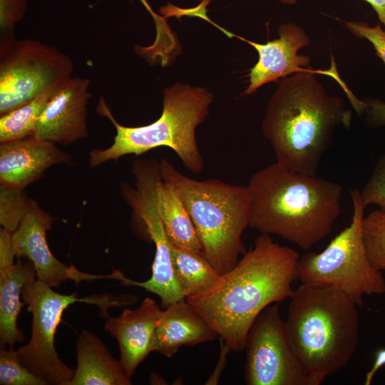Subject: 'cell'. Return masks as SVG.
<instances>
[{
    "instance_id": "obj_3",
    "label": "cell",
    "mask_w": 385,
    "mask_h": 385,
    "mask_svg": "<svg viewBox=\"0 0 385 385\" xmlns=\"http://www.w3.org/2000/svg\"><path fill=\"white\" fill-rule=\"evenodd\" d=\"M249 227L309 250L326 237L341 212L343 188L275 162L254 173Z\"/></svg>"
},
{
    "instance_id": "obj_1",
    "label": "cell",
    "mask_w": 385,
    "mask_h": 385,
    "mask_svg": "<svg viewBox=\"0 0 385 385\" xmlns=\"http://www.w3.org/2000/svg\"><path fill=\"white\" fill-rule=\"evenodd\" d=\"M299 258L294 249L261 234L210 288L185 299L231 350L242 351L257 316L269 305L292 295Z\"/></svg>"
},
{
    "instance_id": "obj_33",
    "label": "cell",
    "mask_w": 385,
    "mask_h": 385,
    "mask_svg": "<svg viewBox=\"0 0 385 385\" xmlns=\"http://www.w3.org/2000/svg\"><path fill=\"white\" fill-rule=\"evenodd\" d=\"M200 1H202V0H200Z\"/></svg>"
},
{
    "instance_id": "obj_32",
    "label": "cell",
    "mask_w": 385,
    "mask_h": 385,
    "mask_svg": "<svg viewBox=\"0 0 385 385\" xmlns=\"http://www.w3.org/2000/svg\"><path fill=\"white\" fill-rule=\"evenodd\" d=\"M282 4H295L297 2V0H279Z\"/></svg>"
},
{
    "instance_id": "obj_31",
    "label": "cell",
    "mask_w": 385,
    "mask_h": 385,
    "mask_svg": "<svg viewBox=\"0 0 385 385\" xmlns=\"http://www.w3.org/2000/svg\"><path fill=\"white\" fill-rule=\"evenodd\" d=\"M146 9L150 12L156 24V27L158 28L162 26L165 21V19L159 15H157L152 9L147 0H139Z\"/></svg>"
},
{
    "instance_id": "obj_23",
    "label": "cell",
    "mask_w": 385,
    "mask_h": 385,
    "mask_svg": "<svg viewBox=\"0 0 385 385\" xmlns=\"http://www.w3.org/2000/svg\"><path fill=\"white\" fill-rule=\"evenodd\" d=\"M346 27L356 37L369 41L374 48L376 54L385 63V29L378 24L371 26L366 22L346 21ZM366 106L364 112L367 121L372 127L385 125V103L372 100L366 101Z\"/></svg>"
},
{
    "instance_id": "obj_16",
    "label": "cell",
    "mask_w": 385,
    "mask_h": 385,
    "mask_svg": "<svg viewBox=\"0 0 385 385\" xmlns=\"http://www.w3.org/2000/svg\"><path fill=\"white\" fill-rule=\"evenodd\" d=\"M162 311L154 299L148 297L138 307L125 309L119 317L106 318L104 329L117 340L120 364L130 377L151 352L154 331Z\"/></svg>"
},
{
    "instance_id": "obj_29",
    "label": "cell",
    "mask_w": 385,
    "mask_h": 385,
    "mask_svg": "<svg viewBox=\"0 0 385 385\" xmlns=\"http://www.w3.org/2000/svg\"><path fill=\"white\" fill-rule=\"evenodd\" d=\"M385 365V348L378 349L374 355L371 368L366 374L364 384L370 385L377 371Z\"/></svg>"
},
{
    "instance_id": "obj_11",
    "label": "cell",
    "mask_w": 385,
    "mask_h": 385,
    "mask_svg": "<svg viewBox=\"0 0 385 385\" xmlns=\"http://www.w3.org/2000/svg\"><path fill=\"white\" fill-rule=\"evenodd\" d=\"M247 385H314L291 344L278 303L267 307L247 334Z\"/></svg>"
},
{
    "instance_id": "obj_21",
    "label": "cell",
    "mask_w": 385,
    "mask_h": 385,
    "mask_svg": "<svg viewBox=\"0 0 385 385\" xmlns=\"http://www.w3.org/2000/svg\"><path fill=\"white\" fill-rule=\"evenodd\" d=\"M170 249L175 277L185 299L204 292L218 280L220 274L202 252L173 245Z\"/></svg>"
},
{
    "instance_id": "obj_2",
    "label": "cell",
    "mask_w": 385,
    "mask_h": 385,
    "mask_svg": "<svg viewBox=\"0 0 385 385\" xmlns=\"http://www.w3.org/2000/svg\"><path fill=\"white\" fill-rule=\"evenodd\" d=\"M314 73L306 68L282 78L262 122L276 162L309 175H316L334 130L351 120L342 99L328 95Z\"/></svg>"
},
{
    "instance_id": "obj_30",
    "label": "cell",
    "mask_w": 385,
    "mask_h": 385,
    "mask_svg": "<svg viewBox=\"0 0 385 385\" xmlns=\"http://www.w3.org/2000/svg\"><path fill=\"white\" fill-rule=\"evenodd\" d=\"M368 2L376 11L380 22L385 29V0H364Z\"/></svg>"
},
{
    "instance_id": "obj_25",
    "label": "cell",
    "mask_w": 385,
    "mask_h": 385,
    "mask_svg": "<svg viewBox=\"0 0 385 385\" xmlns=\"http://www.w3.org/2000/svg\"><path fill=\"white\" fill-rule=\"evenodd\" d=\"M0 384L47 385L49 383L27 369L16 350L3 348L0 351Z\"/></svg>"
},
{
    "instance_id": "obj_28",
    "label": "cell",
    "mask_w": 385,
    "mask_h": 385,
    "mask_svg": "<svg viewBox=\"0 0 385 385\" xmlns=\"http://www.w3.org/2000/svg\"><path fill=\"white\" fill-rule=\"evenodd\" d=\"M26 9V0H0V43L16 38L15 26Z\"/></svg>"
},
{
    "instance_id": "obj_22",
    "label": "cell",
    "mask_w": 385,
    "mask_h": 385,
    "mask_svg": "<svg viewBox=\"0 0 385 385\" xmlns=\"http://www.w3.org/2000/svg\"><path fill=\"white\" fill-rule=\"evenodd\" d=\"M54 91L44 93L1 115L0 143L15 141L34 135L38 121Z\"/></svg>"
},
{
    "instance_id": "obj_20",
    "label": "cell",
    "mask_w": 385,
    "mask_h": 385,
    "mask_svg": "<svg viewBox=\"0 0 385 385\" xmlns=\"http://www.w3.org/2000/svg\"><path fill=\"white\" fill-rule=\"evenodd\" d=\"M158 211L171 245L202 252L191 217L175 185L165 179L156 186Z\"/></svg>"
},
{
    "instance_id": "obj_17",
    "label": "cell",
    "mask_w": 385,
    "mask_h": 385,
    "mask_svg": "<svg viewBox=\"0 0 385 385\" xmlns=\"http://www.w3.org/2000/svg\"><path fill=\"white\" fill-rule=\"evenodd\" d=\"M217 332L186 299L162 311L154 331L151 351L171 357L184 345L211 342Z\"/></svg>"
},
{
    "instance_id": "obj_6",
    "label": "cell",
    "mask_w": 385,
    "mask_h": 385,
    "mask_svg": "<svg viewBox=\"0 0 385 385\" xmlns=\"http://www.w3.org/2000/svg\"><path fill=\"white\" fill-rule=\"evenodd\" d=\"M160 164L162 178L175 185L191 217L202 252L220 274L228 272L246 252L242 235L252 210L247 186L190 178L165 158Z\"/></svg>"
},
{
    "instance_id": "obj_12",
    "label": "cell",
    "mask_w": 385,
    "mask_h": 385,
    "mask_svg": "<svg viewBox=\"0 0 385 385\" xmlns=\"http://www.w3.org/2000/svg\"><path fill=\"white\" fill-rule=\"evenodd\" d=\"M52 217L33 200L29 201L27 212L17 229L11 232V244L18 259L26 258L35 267L37 279L50 287H58L71 279L76 284L82 280L112 278L109 275H94L82 272L74 266H67L51 253L46 232L51 227Z\"/></svg>"
},
{
    "instance_id": "obj_24",
    "label": "cell",
    "mask_w": 385,
    "mask_h": 385,
    "mask_svg": "<svg viewBox=\"0 0 385 385\" xmlns=\"http://www.w3.org/2000/svg\"><path fill=\"white\" fill-rule=\"evenodd\" d=\"M362 235L368 257L379 271L385 270V210L379 208L364 215Z\"/></svg>"
},
{
    "instance_id": "obj_9",
    "label": "cell",
    "mask_w": 385,
    "mask_h": 385,
    "mask_svg": "<svg viewBox=\"0 0 385 385\" xmlns=\"http://www.w3.org/2000/svg\"><path fill=\"white\" fill-rule=\"evenodd\" d=\"M72 59L36 39L0 43V115L58 89L73 76Z\"/></svg>"
},
{
    "instance_id": "obj_27",
    "label": "cell",
    "mask_w": 385,
    "mask_h": 385,
    "mask_svg": "<svg viewBox=\"0 0 385 385\" xmlns=\"http://www.w3.org/2000/svg\"><path fill=\"white\" fill-rule=\"evenodd\" d=\"M365 207L371 205L385 210V153L379 158L372 173L360 191Z\"/></svg>"
},
{
    "instance_id": "obj_13",
    "label": "cell",
    "mask_w": 385,
    "mask_h": 385,
    "mask_svg": "<svg viewBox=\"0 0 385 385\" xmlns=\"http://www.w3.org/2000/svg\"><path fill=\"white\" fill-rule=\"evenodd\" d=\"M90 84L88 78L76 76L56 90L38 121L34 136L63 145L86 138Z\"/></svg>"
},
{
    "instance_id": "obj_4",
    "label": "cell",
    "mask_w": 385,
    "mask_h": 385,
    "mask_svg": "<svg viewBox=\"0 0 385 385\" xmlns=\"http://www.w3.org/2000/svg\"><path fill=\"white\" fill-rule=\"evenodd\" d=\"M357 305L339 290L301 284L290 297L285 324L314 385L344 368L359 338Z\"/></svg>"
},
{
    "instance_id": "obj_14",
    "label": "cell",
    "mask_w": 385,
    "mask_h": 385,
    "mask_svg": "<svg viewBox=\"0 0 385 385\" xmlns=\"http://www.w3.org/2000/svg\"><path fill=\"white\" fill-rule=\"evenodd\" d=\"M279 38L260 43L234 35L252 46L259 58L250 69L249 85L244 94L250 95L262 86L302 71L310 63L308 56L299 55L298 51L311 43L306 31L300 26L285 23L278 27Z\"/></svg>"
},
{
    "instance_id": "obj_15",
    "label": "cell",
    "mask_w": 385,
    "mask_h": 385,
    "mask_svg": "<svg viewBox=\"0 0 385 385\" xmlns=\"http://www.w3.org/2000/svg\"><path fill=\"white\" fill-rule=\"evenodd\" d=\"M57 164L72 165L73 160L53 142L31 135L1 143L0 180L6 186L23 190Z\"/></svg>"
},
{
    "instance_id": "obj_7",
    "label": "cell",
    "mask_w": 385,
    "mask_h": 385,
    "mask_svg": "<svg viewBox=\"0 0 385 385\" xmlns=\"http://www.w3.org/2000/svg\"><path fill=\"white\" fill-rule=\"evenodd\" d=\"M353 212L350 224L320 252L299 258L301 284L335 288L362 306L366 295L385 292V278L371 263L364 245L362 221L365 206L360 191H350Z\"/></svg>"
},
{
    "instance_id": "obj_10",
    "label": "cell",
    "mask_w": 385,
    "mask_h": 385,
    "mask_svg": "<svg viewBox=\"0 0 385 385\" xmlns=\"http://www.w3.org/2000/svg\"><path fill=\"white\" fill-rule=\"evenodd\" d=\"M135 178V188H125L124 197L134 215L145 224L150 238L155 246L152 266V276L145 282H138L125 277L122 272L113 270V279L124 285L136 286L158 295L161 305L167 308L170 304L185 299L175 277L171 243L160 218L156 196V186L161 178L160 165L151 160H139L133 165Z\"/></svg>"
},
{
    "instance_id": "obj_26",
    "label": "cell",
    "mask_w": 385,
    "mask_h": 385,
    "mask_svg": "<svg viewBox=\"0 0 385 385\" xmlns=\"http://www.w3.org/2000/svg\"><path fill=\"white\" fill-rule=\"evenodd\" d=\"M29 201L22 190L1 184L0 223L2 228L10 232L17 229L27 212Z\"/></svg>"
},
{
    "instance_id": "obj_8",
    "label": "cell",
    "mask_w": 385,
    "mask_h": 385,
    "mask_svg": "<svg viewBox=\"0 0 385 385\" xmlns=\"http://www.w3.org/2000/svg\"><path fill=\"white\" fill-rule=\"evenodd\" d=\"M51 287L37 279L29 281L23 287V302L32 314L31 336L29 342L16 351L21 363L49 384L68 385L75 370L61 360L54 345L56 331L63 311L77 302L95 304L100 309V314L107 318L108 308L132 304L136 297L129 294H101L78 298L76 292L62 294Z\"/></svg>"
},
{
    "instance_id": "obj_5",
    "label": "cell",
    "mask_w": 385,
    "mask_h": 385,
    "mask_svg": "<svg viewBox=\"0 0 385 385\" xmlns=\"http://www.w3.org/2000/svg\"><path fill=\"white\" fill-rule=\"evenodd\" d=\"M212 100V94L205 88L176 83L163 90V111L158 119L146 125L128 127L116 121L101 97L98 113L111 121L116 135L109 148L90 153L91 166L96 167L125 155H140L156 148L167 147L177 154L190 172L201 173L204 159L195 138V130L209 115Z\"/></svg>"
},
{
    "instance_id": "obj_18",
    "label": "cell",
    "mask_w": 385,
    "mask_h": 385,
    "mask_svg": "<svg viewBox=\"0 0 385 385\" xmlns=\"http://www.w3.org/2000/svg\"><path fill=\"white\" fill-rule=\"evenodd\" d=\"M77 367L68 385H130V378L101 339L83 330L76 342Z\"/></svg>"
},
{
    "instance_id": "obj_19",
    "label": "cell",
    "mask_w": 385,
    "mask_h": 385,
    "mask_svg": "<svg viewBox=\"0 0 385 385\" xmlns=\"http://www.w3.org/2000/svg\"><path fill=\"white\" fill-rule=\"evenodd\" d=\"M34 264L18 259L16 263L0 265V344L1 348H13L24 340L17 327L18 316L25 304L21 302L22 288L35 279Z\"/></svg>"
}]
</instances>
